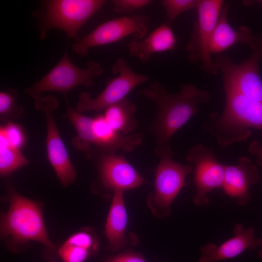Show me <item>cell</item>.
I'll use <instances>...</instances> for the list:
<instances>
[{
	"mask_svg": "<svg viewBox=\"0 0 262 262\" xmlns=\"http://www.w3.org/2000/svg\"><path fill=\"white\" fill-rule=\"evenodd\" d=\"M98 165L99 180L107 190L124 191L146 182L123 155L104 152L99 157Z\"/></svg>",
	"mask_w": 262,
	"mask_h": 262,
	"instance_id": "cell-13",
	"label": "cell"
},
{
	"mask_svg": "<svg viewBox=\"0 0 262 262\" xmlns=\"http://www.w3.org/2000/svg\"><path fill=\"white\" fill-rule=\"evenodd\" d=\"M247 45L251 49V53L239 64L220 54H217L214 61L222 73L224 89L231 90L262 102V81L259 72L262 57V33L252 35Z\"/></svg>",
	"mask_w": 262,
	"mask_h": 262,
	"instance_id": "cell-5",
	"label": "cell"
},
{
	"mask_svg": "<svg viewBox=\"0 0 262 262\" xmlns=\"http://www.w3.org/2000/svg\"><path fill=\"white\" fill-rule=\"evenodd\" d=\"M260 180L259 170L247 157L242 156L234 165H226L222 189L237 204L246 206L252 198L249 187Z\"/></svg>",
	"mask_w": 262,
	"mask_h": 262,
	"instance_id": "cell-14",
	"label": "cell"
},
{
	"mask_svg": "<svg viewBox=\"0 0 262 262\" xmlns=\"http://www.w3.org/2000/svg\"><path fill=\"white\" fill-rule=\"evenodd\" d=\"M104 0H47L42 2L39 15L40 38L45 39L53 28L60 29L77 41L84 24L102 7Z\"/></svg>",
	"mask_w": 262,
	"mask_h": 262,
	"instance_id": "cell-4",
	"label": "cell"
},
{
	"mask_svg": "<svg viewBox=\"0 0 262 262\" xmlns=\"http://www.w3.org/2000/svg\"><path fill=\"white\" fill-rule=\"evenodd\" d=\"M225 104L222 113L209 114L202 128L225 148L235 142L246 140L250 128L262 130V102L225 89Z\"/></svg>",
	"mask_w": 262,
	"mask_h": 262,
	"instance_id": "cell-2",
	"label": "cell"
},
{
	"mask_svg": "<svg viewBox=\"0 0 262 262\" xmlns=\"http://www.w3.org/2000/svg\"></svg>",
	"mask_w": 262,
	"mask_h": 262,
	"instance_id": "cell-32",
	"label": "cell"
},
{
	"mask_svg": "<svg viewBox=\"0 0 262 262\" xmlns=\"http://www.w3.org/2000/svg\"><path fill=\"white\" fill-rule=\"evenodd\" d=\"M127 223V214L124 201L123 191L115 190L114 191L105 227V234L111 249L116 250L125 245Z\"/></svg>",
	"mask_w": 262,
	"mask_h": 262,
	"instance_id": "cell-19",
	"label": "cell"
},
{
	"mask_svg": "<svg viewBox=\"0 0 262 262\" xmlns=\"http://www.w3.org/2000/svg\"><path fill=\"white\" fill-rule=\"evenodd\" d=\"M108 262H146L140 256L134 254H126L115 257Z\"/></svg>",
	"mask_w": 262,
	"mask_h": 262,
	"instance_id": "cell-29",
	"label": "cell"
},
{
	"mask_svg": "<svg viewBox=\"0 0 262 262\" xmlns=\"http://www.w3.org/2000/svg\"><path fill=\"white\" fill-rule=\"evenodd\" d=\"M66 111L62 118L68 120L76 130L77 135L71 140L72 144L78 150L90 156L91 146L93 145V118L89 117L72 108L67 97Z\"/></svg>",
	"mask_w": 262,
	"mask_h": 262,
	"instance_id": "cell-21",
	"label": "cell"
},
{
	"mask_svg": "<svg viewBox=\"0 0 262 262\" xmlns=\"http://www.w3.org/2000/svg\"><path fill=\"white\" fill-rule=\"evenodd\" d=\"M248 151L255 157L256 163L262 166V145L257 140H253L250 144Z\"/></svg>",
	"mask_w": 262,
	"mask_h": 262,
	"instance_id": "cell-28",
	"label": "cell"
},
{
	"mask_svg": "<svg viewBox=\"0 0 262 262\" xmlns=\"http://www.w3.org/2000/svg\"><path fill=\"white\" fill-rule=\"evenodd\" d=\"M260 246L262 247V238H255L256 248ZM258 257L262 259V249L258 252Z\"/></svg>",
	"mask_w": 262,
	"mask_h": 262,
	"instance_id": "cell-30",
	"label": "cell"
},
{
	"mask_svg": "<svg viewBox=\"0 0 262 262\" xmlns=\"http://www.w3.org/2000/svg\"><path fill=\"white\" fill-rule=\"evenodd\" d=\"M36 109L44 113L47 121V151L48 160L64 187L74 183L76 172L69 159L53 115L58 105L55 97L49 95L34 101Z\"/></svg>",
	"mask_w": 262,
	"mask_h": 262,
	"instance_id": "cell-11",
	"label": "cell"
},
{
	"mask_svg": "<svg viewBox=\"0 0 262 262\" xmlns=\"http://www.w3.org/2000/svg\"><path fill=\"white\" fill-rule=\"evenodd\" d=\"M186 160L192 165L196 187L193 201L197 206H205L209 202L207 194L215 189L222 188L225 164L217 160L213 149L200 143L189 150Z\"/></svg>",
	"mask_w": 262,
	"mask_h": 262,
	"instance_id": "cell-12",
	"label": "cell"
},
{
	"mask_svg": "<svg viewBox=\"0 0 262 262\" xmlns=\"http://www.w3.org/2000/svg\"><path fill=\"white\" fill-rule=\"evenodd\" d=\"M199 0H163L161 4L166 14V23L171 25L182 13L196 8Z\"/></svg>",
	"mask_w": 262,
	"mask_h": 262,
	"instance_id": "cell-24",
	"label": "cell"
},
{
	"mask_svg": "<svg viewBox=\"0 0 262 262\" xmlns=\"http://www.w3.org/2000/svg\"><path fill=\"white\" fill-rule=\"evenodd\" d=\"M18 92L14 88H8L0 92V118L7 123L19 118L23 113V108L16 103Z\"/></svg>",
	"mask_w": 262,
	"mask_h": 262,
	"instance_id": "cell-23",
	"label": "cell"
},
{
	"mask_svg": "<svg viewBox=\"0 0 262 262\" xmlns=\"http://www.w3.org/2000/svg\"><path fill=\"white\" fill-rule=\"evenodd\" d=\"M149 22L148 16L137 14L106 21L77 41L72 46L73 51L84 56L92 47L116 42L130 35L135 39H142L148 32Z\"/></svg>",
	"mask_w": 262,
	"mask_h": 262,
	"instance_id": "cell-10",
	"label": "cell"
},
{
	"mask_svg": "<svg viewBox=\"0 0 262 262\" xmlns=\"http://www.w3.org/2000/svg\"><path fill=\"white\" fill-rule=\"evenodd\" d=\"M155 152L160 161L155 170V191L149 195V205L155 213L166 216L171 213L170 206L185 185L187 175L193 172V167L174 161L170 145L156 146Z\"/></svg>",
	"mask_w": 262,
	"mask_h": 262,
	"instance_id": "cell-6",
	"label": "cell"
},
{
	"mask_svg": "<svg viewBox=\"0 0 262 262\" xmlns=\"http://www.w3.org/2000/svg\"><path fill=\"white\" fill-rule=\"evenodd\" d=\"M6 198L9 207L0 216L1 239H7L13 249L31 241L54 249L45 227L41 203L21 196L11 187Z\"/></svg>",
	"mask_w": 262,
	"mask_h": 262,
	"instance_id": "cell-3",
	"label": "cell"
},
{
	"mask_svg": "<svg viewBox=\"0 0 262 262\" xmlns=\"http://www.w3.org/2000/svg\"><path fill=\"white\" fill-rule=\"evenodd\" d=\"M229 4L224 6L215 27L210 44L211 54H218L236 43L247 44L252 37L251 30L246 26L233 29L227 20Z\"/></svg>",
	"mask_w": 262,
	"mask_h": 262,
	"instance_id": "cell-18",
	"label": "cell"
},
{
	"mask_svg": "<svg viewBox=\"0 0 262 262\" xmlns=\"http://www.w3.org/2000/svg\"><path fill=\"white\" fill-rule=\"evenodd\" d=\"M92 130L93 145L107 153L133 151L141 145L144 138L141 133L127 135L116 131L101 114L93 118Z\"/></svg>",
	"mask_w": 262,
	"mask_h": 262,
	"instance_id": "cell-16",
	"label": "cell"
},
{
	"mask_svg": "<svg viewBox=\"0 0 262 262\" xmlns=\"http://www.w3.org/2000/svg\"><path fill=\"white\" fill-rule=\"evenodd\" d=\"M142 94L156 105V117L148 129L155 138L156 146L170 145L173 135L199 111L198 105L208 102L211 94L191 83H182L176 94L169 93L158 81L151 82Z\"/></svg>",
	"mask_w": 262,
	"mask_h": 262,
	"instance_id": "cell-1",
	"label": "cell"
},
{
	"mask_svg": "<svg viewBox=\"0 0 262 262\" xmlns=\"http://www.w3.org/2000/svg\"><path fill=\"white\" fill-rule=\"evenodd\" d=\"M102 72L99 63L93 60H89L85 68L77 67L71 62L66 49L57 64L41 79L24 91L35 100L46 92H58L66 98L67 94L77 86H92L94 78Z\"/></svg>",
	"mask_w": 262,
	"mask_h": 262,
	"instance_id": "cell-7",
	"label": "cell"
},
{
	"mask_svg": "<svg viewBox=\"0 0 262 262\" xmlns=\"http://www.w3.org/2000/svg\"><path fill=\"white\" fill-rule=\"evenodd\" d=\"M28 163L19 149L11 146L5 136L0 133V176H6Z\"/></svg>",
	"mask_w": 262,
	"mask_h": 262,
	"instance_id": "cell-22",
	"label": "cell"
},
{
	"mask_svg": "<svg viewBox=\"0 0 262 262\" xmlns=\"http://www.w3.org/2000/svg\"><path fill=\"white\" fill-rule=\"evenodd\" d=\"M112 71L116 76L107 81L105 89L96 98H91L86 92L79 96L76 107L78 111L82 113L105 110L126 98L134 88L149 80L147 75L134 72L122 57L115 62Z\"/></svg>",
	"mask_w": 262,
	"mask_h": 262,
	"instance_id": "cell-9",
	"label": "cell"
},
{
	"mask_svg": "<svg viewBox=\"0 0 262 262\" xmlns=\"http://www.w3.org/2000/svg\"><path fill=\"white\" fill-rule=\"evenodd\" d=\"M103 116L109 125L116 131L130 135L136 128L137 122L133 117L135 105L127 98L104 110Z\"/></svg>",
	"mask_w": 262,
	"mask_h": 262,
	"instance_id": "cell-20",
	"label": "cell"
},
{
	"mask_svg": "<svg viewBox=\"0 0 262 262\" xmlns=\"http://www.w3.org/2000/svg\"><path fill=\"white\" fill-rule=\"evenodd\" d=\"M223 4L222 0H199L196 7L197 20L186 47L189 61L200 63L201 69L211 75H216L219 70L212 58L210 47Z\"/></svg>",
	"mask_w": 262,
	"mask_h": 262,
	"instance_id": "cell-8",
	"label": "cell"
},
{
	"mask_svg": "<svg viewBox=\"0 0 262 262\" xmlns=\"http://www.w3.org/2000/svg\"><path fill=\"white\" fill-rule=\"evenodd\" d=\"M0 133L5 136L11 146L17 148H21L25 144V133L22 128L16 123L9 122L1 126Z\"/></svg>",
	"mask_w": 262,
	"mask_h": 262,
	"instance_id": "cell-26",
	"label": "cell"
},
{
	"mask_svg": "<svg viewBox=\"0 0 262 262\" xmlns=\"http://www.w3.org/2000/svg\"><path fill=\"white\" fill-rule=\"evenodd\" d=\"M233 232L231 238L219 246L209 243L201 247L202 254L199 262H216L229 259L238 256L246 249L256 248L255 230L252 227L245 229L242 224H237Z\"/></svg>",
	"mask_w": 262,
	"mask_h": 262,
	"instance_id": "cell-15",
	"label": "cell"
},
{
	"mask_svg": "<svg viewBox=\"0 0 262 262\" xmlns=\"http://www.w3.org/2000/svg\"><path fill=\"white\" fill-rule=\"evenodd\" d=\"M93 252L66 240L58 250V253L64 262H83Z\"/></svg>",
	"mask_w": 262,
	"mask_h": 262,
	"instance_id": "cell-25",
	"label": "cell"
},
{
	"mask_svg": "<svg viewBox=\"0 0 262 262\" xmlns=\"http://www.w3.org/2000/svg\"><path fill=\"white\" fill-rule=\"evenodd\" d=\"M154 2L152 0H113V10L119 14H131Z\"/></svg>",
	"mask_w": 262,
	"mask_h": 262,
	"instance_id": "cell-27",
	"label": "cell"
},
{
	"mask_svg": "<svg viewBox=\"0 0 262 262\" xmlns=\"http://www.w3.org/2000/svg\"><path fill=\"white\" fill-rule=\"evenodd\" d=\"M176 38L170 26L163 23L142 39L133 38L127 46L129 54L141 62L148 61L154 53L172 50Z\"/></svg>",
	"mask_w": 262,
	"mask_h": 262,
	"instance_id": "cell-17",
	"label": "cell"
},
{
	"mask_svg": "<svg viewBox=\"0 0 262 262\" xmlns=\"http://www.w3.org/2000/svg\"><path fill=\"white\" fill-rule=\"evenodd\" d=\"M259 2L262 3V0H260Z\"/></svg>",
	"mask_w": 262,
	"mask_h": 262,
	"instance_id": "cell-31",
	"label": "cell"
}]
</instances>
